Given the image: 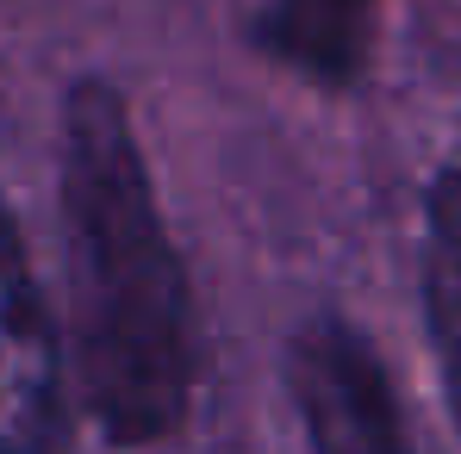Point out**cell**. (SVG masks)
<instances>
[{
	"instance_id": "1",
	"label": "cell",
	"mask_w": 461,
	"mask_h": 454,
	"mask_svg": "<svg viewBox=\"0 0 461 454\" xmlns=\"http://www.w3.org/2000/svg\"><path fill=\"white\" fill-rule=\"evenodd\" d=\"M57 181L81 411L113 449H156L194 405V305L119 87H69Z\"/></svg>"
},
{
	"instance_id": "3",
	"label": "cell",
	"mask_w": 461,
	"mask_h": 454,
	"mask_svg": "<svg viewBox=\"0 0 461 454\" xmlns=\"http://www.w3.org/2000/svg\"><path fill=\"white\" fill-rule=\"evenodd\" d=\"M63 417V355L25 262L13 212L0 206V454H44Z\"/></svg>"
},
{
	"instance_id": "2",
	"label": "cell",
	"mask_w": 461,
	"mask_h": 454,
	"mask_svg": "<svg viewBox=\"0 0 461 454\" xmlns=\"http://www.w3.org/2000/svg\"><path fill=\"white\" fill-rule=\"evenodd\" d=\"M287 386L306 430V454H418L386 368L375 361L368 336L318 317L287 343Z\"/></svg>"
},
{
	"instance_id": "5",
	"label": "cell",
	"mask_w": 461,
	"mask_h": 454,
	"mask_svg": "<svg viewBox=\"0 0 461 454\" xmlns=\"http://www.w3.org/2000/svg\"><path fill=\"white\" fill-rule=\"evenodd\" d=\"M424 317L461 423V168H443L424 200Z\"/></svg>"
},
{
	"instance_id": "4",
	"label": "cell",
	"mask_w": 461,
	"mask_h": 454,
	"mask_svg": "<svg viewBox=\"0 0 461 454\" xmlns=\"http://www.w3.org/2000/svg\"><path fill=\"white\" fill-rule=\"evenodd\" d=\"M381 0H268V13L256 19L262 50L287 57L294 69L324 81L356 76L362 50H368V13Z\"/></svg>"
}]
</instances>
